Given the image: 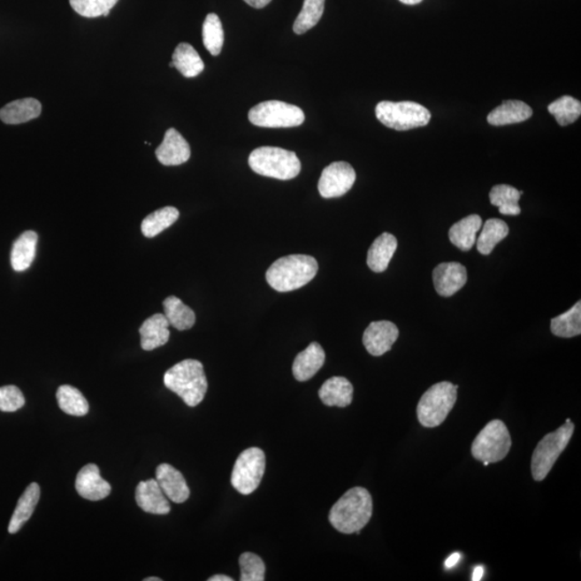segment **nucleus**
Masks as SVG:
<instances>
[{"label":"nucleus","instance_id":"f257e3e1","mask_svg":"<svg viewBox=\"0 0 581 581\" xmlns=\"http://www.w3.org/2000/svg\"><path fill=\"white\" fill-rule=\"evenodd\" d=\"M372 516L371 495L365 488L355 486L348 490L330 511L329 520L342 534H360Z\"/></svg>","mask_w":581,"mask_h":581},{"label":"nucleus","instance_id":"f03ea898","mask_svg":"<svg viewBox=\"0 0 581 581\" xmlns=\"http://www.w3.org/2000/svg\"><path fill=\"white\" fill-rule=\"evenodd\" d=\"M317 270V262L310 256H283L268 268L266 280L278 292L295 291L314 279Z\"/></svg>","mask_w":581,"mask_h":581},{"label":"nucleus","instance_id":"7ed1b4c3","mask_svg":"<svg viewBox=\"0 0 581 581\" xmlns=\"http://www.w3.org/2000/svg\"><path fill=\"white\" fill-rule=\"evenodd\" d=\"M164 384L190 407L200 405L208 390L203 364L191 359L183 360L168 370L164 375Z\"/></svg>","mask_w":581,"mask_h":581},{"label":"nucleus","instance_id":"20e7f679","mask_svg":"<svg viewBox=\"0 0 581 581\" xmlns=\"http://www.w3.org/2000/svg\"><path fill=\"white\" fill-rule=\"evenodd\" d=\"M251 170L257 175L291 180L300 175L302 165L296 153L277 147H261L249 157Z\"/></svg>","mask_w":581,"mask_h":581},{"label":"nucleus","instance_id":"39448f33","mask_svg":"<svg viewBox=\"0 0 581 581\" xmlns=\"http://www.w3.org/2000/svg\"><path fill=\"white\" fill-rule=\"evenodd\" d=\"M458 387L448 381L439 382L422 395L417 407L422 426L432 429L443 424L458 400Z\"/></svg>","mask_w":581,"mask_h":581},{"label":"nucleus","instance_id":"423d86ee","mask_svg":"<svg viewBox=\"0 0 581 581\" xmlns=\"http://www.w3.org/2000/svg\"><path fill=\"white\" fill-rule=\"evenodd\" d=\"M574 431L575 425L570 419H568L564 425L553 433L546 435L539 441L531 462V470L535 481H543L548 476L555 462L568 447Z\"/></svg>","mask_w":581,"mask_h":581},{"label":"nucleus","instance_id":"0eeeda50","mask_svg":"<svg viewBox=\"0 0 581 581\" xmlns=\"http://www.w3.org/2000/svg\"><path fill=\"white\" fill-rule=\"evenodd\" d=\"M376 117L385 126L404 132L428 126L432 114L415 102H381L376 107Z\"/></svg>","mask_w":581,"mask_h":581},{"label":"nucleus","instance_id":"6e6552de","mask_svg":"<svg viewBox=\"0 0 581 581\" xmlns=\"http://www.w3.org/2000/svg\"><path fill=\"white\" fill-rule=\"evenodd\" d=\"M511 439L508 426L501 420L490 421L471 445V455L476 460L498 463L508 456Z\"/></svg>","mask_w":581,"mask_h":581},{"label":"nucleus","instance_id":"1a4fd4ad","mask_svg":"<svg viewBox=\"0 0 581 581\" xmlns=\"http://www.w3.org/2000/svg\"><path fill=\"white\" fill-rule=\"evenodd\" d=\"M265 469L264 451L256 447L242 451L232 471V485L241 494H251L260 485Z\"/></svg>","mask_w":581,"mask_h":581},{"label":"nucleus","instance_id":"9d476101","mask_svg":"<svg viewBox=\"0 0 581 581\" xmlns=\"http://www.w3.org/2000/svg\"><path fill=\"white\" fill-rule=\"evenodd\" d=\"M249 120L253 126L260 127H296L304 123L305 114L301 108L291 103L268 101L251 109Z\"/></svg>","mask_w":581,"mask_h":581},{"label":"nucleus","instance_id":"9b49d317","mask_svg":"<svg viewBox=\"0 0 581 581\" xmlns=\"http://www.w3.org/2000/svg\"><path fill=\"white\" fill-rule=\"evenodd\" d=\"M355 179V171L349 163L334 162L323 170L317 188L322 197H340L351 190Z\"/></svg>","mask_w":581,"mask_h":581},{"label":"nucleus","instance_id":"f8f14e48","mask_svg":"<svg viewBox=\"0 0 581 581\" xmlns=\"http://www.w3.org/2000/svg\"><path fill=\"white\" fill-rule=\"evenodd\" d=\"M400 332L394 323L390 321L371 322L364 332L363 344L369 354L381 356L391 350L399 339Z\"/></svg>","mask_w":581,"mask_h":581},{"label":"nucleus","instance_id":"ddd939ff","mask_svg":"<svg viewBox=\"0 0 581 581\" xmlns=\"http://www.w3.org/2000/svg\"><path fill=\"white\" fill-rule=\"evenodd\" d=\"M435 290L440 296L450 297L468 282V271L460 263H441L433 271Z\"/></svg>","mask_w":581,"mask_h":581},{"label":"nucleus","instance_id":"4468645a","mask_svg":"<svg viewBox=\"0 0 581 581\" xmlns=\"http://www.w3.org/2000/svg\"><path fill=\"white\" fill-rule=\"evenodd\" d=\"M156 156L163 165L178 166L190 160L191 148L177 129L170 128L161 146L157 149Z\"/></svg>","mask_w":581,"mask_h":581},{"label":"nucleus","instance_id":"2eb2a0df","mask_svg":"<svg viewBox=\"0 0 581 581\" xmlns=\"http://www.w3.org/2000/svg\"><path fill=\"white\" fill-rule=\"evenodd\" d=\"M76 490L83 499L96 501L106 499L111 493V485L102 478L97 465L88 464L77 475Z\"/></svg>","mask_w":581,"mask_h":581},{"label":"nucleus","instance_id":"dca6fc26","mask_svg":"<svg viewBox=\"0 0 581 581\" xmlns=\"http://www.w3.org/2000/svg\"><path fill=\"white\" fill-rule=\"evenodd\" d=\"M136 501L143 511L152 515H167L171 513V504L157 479H149L139 483L136 488Z\"/></svg>","mask_w":581,"mask_h":581},{"label":"nucleus","instance_id":"f3484780","mask_svg":"<svg viewBox=\"0 0 581 581\" xmlns=\"http://www.w3.org/2000/svg\"><path fill=\"white\" fill-rule=\"evenodd\" d=\"M157 481L168 500L173 503L181 504L190 498L185 477L170 464H161L157 469Z\"/></svg>","mask_w":581,"mask_h":581},{"label":"nucleus","instance_id":"a211bd4d","mask_svg":"<svg viewBox=\"0 0 581 581\" xmlns=\"http://www.w3.org/2000/svg\"><path fill=\"white\" fill-rule=\"evenodd\" d=\"M325 363V352L317 342H311L304 351L300 352L293 363L292 371L297 381L312 378Z\"/></svg>","mask_w":581,"mask_h":581},{"label":"nucleus","instance_id":"6ab92c4d","mask_svg":"<svg viewBox=\"0 0 581 581\" xmlns=\"http://www.w3.org/2000/svg\"><path fill=\"white\" fill-rule=\"evenodd\" d=\"M170 325L165 315L156 314L148 317L139 329L142 349L152 351L166 345L171 337Z\"/></svg>","mask_w":581,"mask_h":581},{"label":"nucleus","instance_id":"aec40b11","mask_svg":"<svg viewBox=\"0 0 581 581\" xmlns=\"http://www.w3.org/2000/svg\"><path fill=\"white\" fill-rule=\"evenodd\" d=\"M42 111V103L37 99H18L0 109V120L10 126H17L34 120L41 116Z\"/></svg>","mask_w":581,"mask_h":581},{"label":"nucleus","instance_id":"412c9836","mask_svg":"<svg viewBox=\"0 0 581 581\" xmlns=\"http://www.w3.org/2000/svg\"><path fill=\"white\" fill-rule=\"evenodd\" d=\"M322 403L330 407H347L354 400V386L345 377H332L319 390Z\"/></svg>","mask_w":581,"mask_h":581},{"label":"nucleus","instance_id":"4be33fe9","mask_svg":"<svg viewBox=\"0 0 581 581\" xmlns=\"http://www.w3.org/2000/svg\"><path fill=\"white\" fill-rule=\"evenodd\" d=\"M533 116L532 108L521 101H505L489 113L488 123L493 126H505L529 120Z\"/></svg>","mask_w":581,"mask_h":581},{"label":"nucleus","instance_id":"5701e85b","mask_svg":"<svg viewBox=\"0 0 581 581\" xmlns=\"http://www.w3.org/2000/svg\"><path fill=\"white\" fill-rule=\"evenodd\" d=\"M397 249V240L390 233L377 237L367 253V265L372 271H385Z\"/></svg>","mask_w":581,"mask_h":581},{"label":"nucleus","instance_id":"b1692460","mask_svg":"<svg viewBox=\"0 0 581 581\" xmlns=\"http://www.w3.org/2000/svg\"><path fill=\"white\" fill-rule=\"evenodd\" d=\"M39 499H41V486L36 483L29 485L21 498H19L16 510H14L12 518L10 520L8 528L10 534L19 532L23 525L31 519Z\"/></svg>","mask_w":581,"mask_h":581},{"label":"nucleus","instance_id":"393cba45","mask_svg":"<svg viewBox=\"0 0 581 581\" xmlns=\"http://www.w3.org/2000/svg\"><path fill=\"white\" fill-rule=\"evenodd\" d=\"M483 226V220L478 215H470L452 226L449 240L462 251H470L477 241V233Z\"/></svg>","mask_w":581,"mask_h":581},{"label":"nucleus","instance_id":"a878e982","mask_svg":"<svg viewBox=\"0 0 581 581\" xmlns=\"http://www.w3.org/2000/svg\"><path fill=\"white\" fill-rule=\"evenodd\" d=\"M38 235L33 231L23 233L13 243L11 251V265L16 271H24L31 267L34 256Z\"/></svg>","mask_w":581,"mask_h":581},{"label":"nucleus","instance_id":"bb28decb","mask_svg":"<svg viewBox=\"0 0 581 581\" xmlns=\"http://www.w3.org/2000/svg\"><path fill=\"white\" fill-rule=\"evenodd\" d=\"M173 67L182 73L186 78L197 77L205 69L200 54L191 44L187 42L179 43L172 54Z\"/></svg>","mask_w":581,"mask_h":581},{"label":"nucleus","instance_id":"cd10ccee","mask_svg":"<svg viewBox=\"0 0 581 581\" xmlns=\"http://www.w3.org/2000/svg\"><path fill=\"white\" fill-rule=\"evenodd\" d=\"M163 306L168 322L178 331L190 330L195 325V312L190 307L183 304L182 301L178 299V297H167L163 302Z\"/></svg>","mask_w":581,"mask_h":581},{"label":"nucleus","instance_id":"c85d7f7f","mask_svg":"<svg viewBox=\"0 0 581 581\" xmlns=\"http://www.w3.org/2000/svg\"><path fill=\"white\" fill-rule=\"evenodd\" d=\"M509 234V227L500 218H490L484 225L483 231L477 242V250L483 256H489L499 242Z\"/></svg>","mask_w":581,"mask_h":581},{"label":"nucleus","instance_id":"c756f323","mask_svg":"<svg viewBox=\"0 0 581 581\" xmlns=\"http://www.w3.org/2000/svg\"><path fill=\"white\" fill-rule=\"evenodd\" d=\"M520 191L508 185L495 186L489 194L491 203L498 207L500 213L504 216L520 215Z\"/></svg>","mask_w":581,"mask_h":581},{"label":"nucleus","instance_id":"7c9ffc66","mask_svg":"<svg viewBox=\"0 0 581 581\" xmlns=\"http://www.w3.org/2000/svg\"><path fill=\"white\" fill-rule=\"evenodd\" d=\"M550 330L554 335L562 337V339L579 336L581 333V302H578L569 311L554 317L550 323Z\"/></svg>","mask_w":581,"mask_h":581},{"label":"nucleus","instance_id":"2f4dec72","mask_svg":"<svg viewBox=\"0 0 581 581\" xmlns=\"http://www.w3.org/2000/svg\"><path fill=\"white\" fill-rule=\"evenodd\" d=\"M57 399L59 409L65 414L83 417L88 412V401L76 387L68 385L59 386L57 392Z\"/></svg>","mask_w":581,"mask_h":581},{"label":"nucleus","instance_id":"473e14b6","mask_svg":"<svg viewBox=\"0 0 581 581\" xmlns=\"http://www.w3.org/2000/svg\"><path fill=\"white\" fill-rule=\"evenodd\" d=\"M180 213L175 207H164L149 215L141 223L142 234L153 238L175 223Z\"/></svg>","mask_w":581,"mask_h":581},{"label":"nucleus","instance_id":"72a5a7b5","mask_svg":"<svg viewBox=\"0 0 581 581\" xmlns=\"http://www.w3.org/2000/svg\"><path fill=\"white\" fill-rule=\"evenodd\" d=\"M203 42L208 52L213 57L221 53L225 43V32L220 18L216 13H210L203 25Z\"/></svg>","mask_w":581,"mask_h":581},{"label":"nucleus","instance_id":"f704fd0d","mask_svg":"<svg viewBox=\"0 0 581 581\" xmlns=\"http://www.w3.org/2000/svg\"><path fill=\"white\" fill-rule=\"evenodd\" d=\"M548 111L553 114L560 126H568L578 120L581 103L572 96H562L550 103Z\"/></svg>","mask_w":581,"mask_h":581},{"label":"nucleus","instance_id":"c9c22d12","mask_svg":"<svg viewBox=\"0 0 581 581\" xmlns=\"http://www.w3.org/2000/svg\"><path fill=\"white\" fill-rule=\"evenodd\" d=\"M325 0H304V6L293 25V31L302 34L315 27L325 12Z\"/></svg>","mask_w":581,"mask_h":581},{"label":"nucleus","instance_id":"e433bc0d","mask_svg":"<svg viewBox=\"0 0 581 581\" xmlns=\"http://www.w3.org/2000/svg\"><path fill=\"white\" fill-rule=\"evenodd\" d=\"M118 0H69L72 8L84 18L108 17Z\"/></svg>","mask_w":581,"mask_h":581},{"label":"nucleus","instance_id":"4c0bfd02","mask_svg":"<svg viewBox=\"0 0 581 581\" xmlns=\"http://www.w3.org/2000/svg\"><path fill=\"white\" fill-rule=\"evenodd\" d=\"M241 581H264L266 568L263 560L252 553L242 554L240 557Z\"/></svg>","mask_w":581,"mask_h":581},{"label":"nucleus","instance_id":"58836bf2","mask_svg":"<svg viewBox=\"0 0 581 581\" xmlns=\"http://www.w3.org/2000/svg\"><path fill=\"white\" fill-rule=\"evenodd\" d=\"M25 405L22 391L16 386L0 387V410L14 412L21 409Z\"/></svg>","mask_w":581,"mask_h":581},{"label":"nucleus","instance_id":"ea45409f","mask_svg":"<svg viewBox=\"0 0 581 581\" xmlns=\"http://www.w3.org/2000/svg\"><path fill=\"white\" fill-rule=\"evenodd\" d=\"M271 0H245V3L256 9H262L267 6Z\"/></svg>","mask_w":581,"mask_h":581},{"label":"nucleus","instance_id":"a19ab883","mask_svg":"<svg viewBox=\"0 0 581 581\" xmlns=\"http://www.w3.org/2000/svg\"><path fill=\"white\" fill-rule=\"evenodd\" d=\"M461 559V554L458 553L452 554L448 559L446 561V568L447 569H451L454 568V566L459 562Z\"/></svg>","mask_w":581,"mask_h":581},{"label":"nucleus","instance_id":"79ce46f5","mask_svg":"<svg viewBox=\"0 0 581 581\" xmlns=\"http://www.w3.org/2000/svg\"><path fill=\"white\" fill-rule=\"evenodd\" d=\"M484 573H485V570L483 566H477V568L474 570L473 578H471V580L479 581L483 579Z\"/></svg>","mask_w":581,"mask_h":581},{"label":"nucleus","instance_id":"37998d69","mask_svg":"<svg viewBox=\"0 0 581 581\" xmlns=\"http://www.w3.org/2000/svg\"><path fill=\"white\" fill-rule=\"evenodd\" d=\"M233 580L234 579L230 577V576H226V575H215L212 576V577H210V579H208V581H233Z\"/></svg>","mask_w":581,"mask_h":581},{"label":"nucleus","instance_id":"c03bdc74","mask_svg":"<svg viewBox=\"0 0 581 581\" xmlns=\"http://www.w3.org/2000/svg\"><path fill=\"white\" fill-rule=\"evenodd\" d=\"M400 2L405 4H409V6H414V4H418L424 2V0H400Z\"/></svg>","mask_w":581,"mask_h":581},{"label":"nucleus","instance_id":"a18cd8bd","mask_svg":"<svg viewBox=\"0 0 581 581\" xmlns=\"http://www.w3.org/2000/svg\"><path fill=\"white\" fill-rule=\"evenodd\" d=\"M145 581H162V579L158 577H149L146 578Z\"/></svg>","mask_w":581,"mask_h":581}]
</instances>
